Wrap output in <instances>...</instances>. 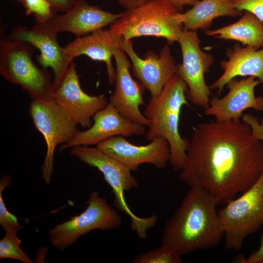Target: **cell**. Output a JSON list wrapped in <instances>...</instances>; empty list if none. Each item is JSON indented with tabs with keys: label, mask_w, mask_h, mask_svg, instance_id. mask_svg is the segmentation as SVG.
Returning <instances> with one entry per match:
<instances>
[{
	"label": "cell",
	"mask_w": 263,
	"mask_h": 263,
	"mask_svg": "<svg viewBox=\"0 0 263 263\" xmlns=\"http://www.w3.org/2000/svg\"><path fill=\"white\" fill-rule=\"evenodd\" d=\"M179 179L225 205L263 174V144L242 121L210 120L193 129Z\"/></svg>",
	"instance_id": "1"
},
{
	"label": "cell",
	"mask_w": 263,
	"mask_h": 263,
	"mask_svg": "<svg viewBox=\"0 0 263 263\" xmlns=\"http://www.w3.org/2000/svg\"><path fill=\"white\" fill-rule=\"evenodd\" d=\"M217 205L207 191L189 188L166 222L161 244L173 247L182 256L217 246L224 238Z\"/></svg>",
	"instance_id": "2"
},
{
	"label": "cell",
	"mask_w": 263,
	"mask_h": 263,
	"mask_svg": "<svg viewBox=\"0 0 263 263\" xmlns=\"http://www.w3.org/2000/svg\"><path fill=\"white\" fill-rule=\"evenodd\" d=\"M188 87L177 74L165 85L159 95L151 97L143 114L148 121L146 139L151 141L161 136L168 142L170 154L169 163L174 171L182 169L189 140L181 136L179 121L181 109L188 105L186 97Z\"/></svg>",
	"instance_id": "3"
},
{
	"label": "cell",
	"mask_w": 263,
	"mask_h": 263,
	"mask_svg": "<svg viewBox=\"0 0 263 263\" xmlns=\"http://www.w3.org/2000/svg\"><path fill=\"white\" fill-rule=\"evenodd\" d=\"M182 14L169 0H154L126 10L110 29L125 40L153 36L165 38L171 44L178 41L183 30Z\"/></svg>",
	"instance_id": "4"
},
{
	"label": "cell",
	"mask_w": 263,
	"mask_h": 263,
	"mask_svg": "<svg viewBox=\"0 0 263 263\" xmlns=\"http://www.w3.org/2000/svg\"><path fill=\"white\" fill-rule=\"evenodd\" d=\"M70 152L83 163L96 168L102 173L114 195L115 207L129 217L131 229L135 231L140 238H146L148 230L155 225L157 217L153 215L147 218L139 217L127 205L125 192L138 187V183L132 174V170L97 147L75 146L71 148Z\"/></svg>",
	"instance_id": "5"
},
{
	"label": "cell",
	"mask_w": 263,
	"mask_h": 263,
	"mask_svg": "<svg viewBox=\"0 0 263 263\" xmlns=\"http://www.w3.org/2000/svg\"><path fill=\"white\" fill-rule=\"evenodd\" d=\"M32 46L11 37L2 39L0 74L9 82L21 86L32 99H53V81L46 69L34 63Z\"/></svg>",
	"instance_id": "6"
},
{
	"label": "cell",
	"mask_w": 263,
	"mask_h": 263,
	"mask_svg": "<svg viewBox=\"0 0 263 263\" xmlns=\"http://www.w3.org/2000/svg\"><path fill=\"white\" fill-rule=\"evenodd\" d=\"M225 245L238 250L246 238L263 225V174L248 190L218 211Z\"/></svg>",
	"instance_id": "7"
},
{
	"label": "cell",
	"mask_w": 263,
	"mask_h": 263,
	"mask_svg": "<svg viewBox=\"0 0 263 263\" xmlns=\"http://www.w3.org/2000/svg\"><path fill=\"white\" fill-rule=\"evenodd\" d=\"M29 114L37 129L43 135L47 150L41 170L46 184H50L54 167L56 147L68 142L79 131L72 116L53 99H34Z\"/></svg>",
	"instance_id": "8"
},
{
	"label": "cell",
	"mask_w": 263,
	"mask_h": 263,
	"mask_svg": "<svg viewBox=\"0 0 263 263\" xmlns=\"http://www.w3.org/2000/svg\"><path fill=\"white\" fill-rule=\"evenodd\" d=\"M86 204L81 213L49 230V241L53 246L63 250L92 230H111L120 227L121 216L97 191L90 194Z\"/></svg>",
	"instance_id": "9"
},
{
	"label": "cell",
	"mask_w": 263,
	"mask_h": 263,
	"mask_svg": "<svg viewBox=\"0 0 263 263\" xmlns=\"http://www.w3.org/2000/svg\"><path fill=\"white\" fill-rule=\"evenodd\" d=\"M178 42L180 43L183 57L182 64H177L176 74L187 84L186 97L193 104L204 109L209 106L210 89L205 79L213 65L212 55L203 51L195 31L184 27Z\"/></svg>",
	"instance_id": "10"
},
{
	"label": "cell",
	"mask_w": 263,
	"mask_h": 263,
	"mask_svg": "<svg viewBox=\"0 0 263 263\" xmlns=\"http://www.w3.org/2000/svg\"><path fill=\"white\" fill-rule=\"evenodd\" d=\"M53 98L84 128L92 126L94 115L108 104L104 95H90L82 90L74 62L70 63L60 82L54 88Z\"/></svg>",
	"instance_id": "11"
},
{
	"label": "cell",
	"mask_w": 263,
	"mask_h": 263,
	"mask_svg": "<svg viewBox=\"0 0 263 263\" xmlns=\"http://www.w3.org/2000/svg\"><path fill=\"white\" fill-rule=\"evenodd\" d=\"M261 83L253 76L232 79L226 84L228 92L225 95L210 99L209 106L204 110L205 115L212 116L219 122H240L246 109L263 112V96H256L254 93L255 87Z\"/></svg>",
	"instance_id": "12"
},
{
	"label": "cell",
	"mask_w": 263,
	"mask_h": 263,
	"mask_svg": "<svg viewBox=\"0 0 263 263\" xmlns=\"http://www.w3.org/2000/svg\"><path fill=\"white\" fill-rule=\"evenodd\" d=\"M120 46L131 60L134 75L149 91L151 97L159 95L176 72L177 64L169 45L161 49L160 55L148 51L144 59L138 56L134 51L132 40L123 38Z\"/></svg>",
	"instance_id": "13"
},
{
	"label": "cell",
	"mask_w": 263,
	"mask_h": 263,
	"mask_svg": "<svg viewBox=\"0 0 263 263\" xmlns=\"http://www.w3.org/2000/svg\"><path fill=\"white\" fill-rule=\"evenodd\" d=\"M92 126L78 131L68 142L61 145L60 151L78 146H90L116 136H142L146 132L145 126L132 122L120 114L110 103L93 116Z\"/></svg>",
	"instance_id": "14"
},
{
	"label": "cell",
	"mask_w": 263,
	"mask_h": 263,
	"mask_svg": "<svg viewBox=\"0 0 263 263\" xmlns=\"http://www.w3.org/2000/svg\"><path fill=\"white\" fill-rule=\"evenodd\" d=\"M96 147L132 171L137 170L143 164H151L162 169L169 162V146L168 141L161 136L155 137L147 145L137 146L119 135L109 138Z\"/></svg>",
	"instance_id": "15"
},
{
	"label": "cell",
	"mask_w": 263,
	"mask_h": 263,
	"mask_svg": "<svg viewBox=\"0 0 263 263\" xmlns=\"http://www.w3.org/2000/svg\"><path fill=\"white\" fill-rule=\"evenodd\" d=\"M113 57L116 64L115 87L109 103L123 116L147 126L148 121L140 110V106L145 105L143 94L145 89L131 76V64L123 49H117Z\"/></svg>",
	"instance_id": "16"
},
{
	"label": "cell",
	"mask_w": 263,
	"mask_h": 263,
	"mask_svg": "<svg viewBox=\"0 0 263 263\" xmlns=\"http://www.w3.org/2000/svg\"><path fill=\"white\" fill-rule=\"evenodd\" d=\"M122 15V13L114 14L89 4L86 0H76L64 14H56L46 22L37 23L57 34L68 32L78 37L111 25Z\"/></svg>",
	"instance_id": "17"
},
{
	"label": "cell",
	"mask_w": 263,
	"mask_h": 263,
	"mask_svg": "<svg viewBox=\"0 0 263 263\" xmlns=\"http://www.w3.org/2000/svg\"><path fill=\"white\" fill-rule=\"evenodd\" d=\"M57 34L47 30L38 24L31 29L24 26L16 27L11 38L25 41L39 49L38 58L43 68H51L54 73V89L62 79L67 68L73 60L65 52L57 40Z\"/></svg>",
	"instance_id": "18"
},
{
	"label": "cell",
	"mask_w": 263,
	"mask_h": 263,
	"mask_svg": "<svg viewBox=\"0 0 263 263\" xmlns=\"http://www.w3.org/2000/svg\"><path fill=\"white\" fill-rule=\"evenodd\" d=\"M123 38L109 29H100L91 35L77 37L64 47L66 53L73 60L84 55L94 60L104 62L106 65L108 81L112 84L115 81L116 70L112 62L116 50L121 48Z\"/></svg>",
	"instance_id": "19"
},
{
	"label": "cell",
	"mask_w": 263,
	"mask_h": 263,
	"mask_svg": "<svg viewBox=\"0 0 263 263\" xmlns=\"http://www.w3.org/2000/svg\"><path fill=\"white\" fill-rule=\"evenodd\" d=\"M225 54L228 59L220 62L223 74L209 86L210 89L217 90L218 95L228 81L237 76H253L263 84V48L242 47L237 43L232 49L228 48Z\"/></svg>",
	"instance_id": "20"
},
{
	"label": "cell",
	"mask_w": 263,
	"mask_h": 263,
	"mask_svg": "<svg viewBox=\"0 0 263 263\" xmlns=\"http://www.w3.org/2000/svg\"><path fill=\"white\" fill-rule=\"evenodd\" d=\"M242 11L236 9L232 0H201L182 14L184 27L188 30H206L214 19L222 16L239 17Z\"/></svg>",
	"instance_id": "21"
},
{
	"label": "cell",
	"mask_w": 263,
	"mask_h": 263,
	"mask_svg": "<svg viewBox=\"0 0 263 263\" xmlns=\"http://www.w3.org/2000/svg\"><path fill=\"white\" fill-rule=\"evenodd\" d=\"M205 33L208 36L238 41L257 50L263 47V22L246 11L237 22Z\"/></svg>",
	"instance_id": "22"
},
{
	"label": "cell",
	"mask_w": 263,
	"mask_h": 263,
	"mask_svg": "<svg viewBox=\"0 0 263 263\" xmlns=\"http://www.w3.org/2000/svg\"><path fill=\"white\" fill-rule=\"evenodd\" d=\"M182 255L174 248L161 244L157 248L141 253L132 260L133 263H180Z\"/></svg>",
	"instance_id": "23"
},
{
	"label": "cell",
	"mask_w": 263,
	"mask_h": 263,
	"mask_svg": "<svg viewBox=\"0 0 263 263\" xmlns=\"http://www.w3.org/2000/svg\"><path fill=\"white\" fill-rule=\"evenodd\" d=\"M5 232L4 236L0 241V259H12L24 263H33L20 247L21 240L17 236L18 231Z\"/></svg>",
	"instance_id": "24"
},
{
	"label": "cell",
	"mask_w": 263,
	"mask_h": 263,
	"mask_svg": "<svg viewBox=\"0 0 263 263\" xmlns=\"http://www.w3.org/2000/svg\"><path fill=\"white\" fill-rule=\"evenodd\" d=\"M26 14L34 15L37 23H44L56 14L52 5L46 0H22Z\"/></svg>",
	"instance_id": "25"
},
{
	"label": "cell",
	"mask_w": 263,
	"mask_h": 263,
	"mask_svg": "<svg viewBox=\"0 0 263 263\" xmlns=\"http://www.w3.org/2000/svg\"><path fill=\"white\" fill-rule=\"evenodd\" d=\"M11 180L9 175H3L0 180V225L5 231H18L22 228V226L17 217L7 209L2 196L3 190L10 184Z\"/></svg>",
	"instance_id": "26"
},
{
	"label": "cell",
	"mask_w": 263,
	"mask_h": 263,
	"mask_svg": "<svg viewBox=\"0 0 263 263\" xmlns=\"http://www.w3.org/2000/svg\"><path fill=\"white\" fill-rule=\"evenodd\" d=\"M234 7L254 14L263 22V0H232Z\"/></svg>",
	"instance_id": "27"
},
{
	"label": "cell",
	"mask_w": 263,
	"mask_h": 263,
	"mask_svg": "<svg viewBox=\"0 0 263 263\" xmlns=\"http://www.w3.org/2000/svg\"><path fill=\"white\" fill-rule=\"evenodd\" d=\"M241 120L250 127L253 136L263 144V118L260 122L254 115L245 113L243 114Z\"/></svg>",
	"instance_id": "28"
},
{
	"label": "cell",
	"mask_w": 263,
	"mask_h": 263,
	"mask_svg": "<svg viewBox=\"0 0 263 263\" xmlns=\"http://www.w3.org/2000/svg\"><path fill=\"white\" fill-rule=\"evenodd\" d=\"M263 260V233L261 237L259 248L247 257L240 256L237 258L234 262L239 263H260Z\"/></svg>",
	"instance_id": "29"
},
{
	"label": "cell",
	"mask_w": 263,
	"mask_h": 263,
	"mask_svg": "<svg viewBox=\"0 0 263 263\" xmlns=\"http://www.w3.org/2000/svg\"><path fill=\"white\" fill-rule=\"evenodd\" d=\"M56 11L65 12L71 9L76 0H46Z\"/></svg>",
	"instance_id": "30"
},
{
	"label": "cell",
	"mask_w": 263,
	"mask_h": 263,
	"mask_svg": "<svg viewBox=\"0 0 263 263\" xmlns=\"http://www.w3.org/2000/svg\"><path fill=\"white\" fill-rule=\"evenodd\" d=\"M120 5L128 9L136 8L154 0H117Z\"/></svg>",
	"instance_id": "31"
},
{
	"label": "cell",
	"mask_w": 263,
	"mask_h": 263,
	"mask_svg": "<svg viewBox=\"0 0 263 263\" xmlns=\"http://www.w3.org/2000/svg\"><path fill=\"white\" fill-rule=\"evenodd\" d=\"M179 12H181L185 5L193 6L200 0H169Z\"/></svg>",
	"instance_id": "32"
},
{
	"label": "cell",
	"mask_w": 263,
	"mask_h": 263,
	"mask_svg": "<svg viewBox=\"0 0 263 263\" xmlns=\"http://www.w3.org/2000/svg\"><path fill=\"white\" fill-rule=\"evenodd\" d=\"M17 0V1H21V2L22 1V0Z\"/></svg>",
	"instance_id": "33"
},
{
	"label": "cell",
	"mask_w": 263,
	"mask_h": 263,
	"mask_svg": "<svg viewBox=\"0 0 263 263\" xmlns=\"http://www.w3.org/2000/svg\"><path fill=\"white\" fill-rule=\"evenodd\" d=\"M260 263H263V260H262Z\"/></svg>",
	"instance_id": "34"
}]
</instances>
